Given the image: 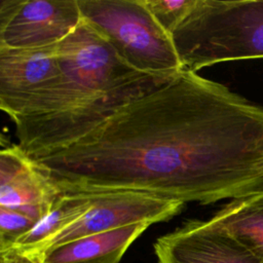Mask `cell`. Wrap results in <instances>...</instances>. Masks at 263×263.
<instances>
[{"label": "cell", "mask_w": 263, "mask_h": 263, "mask_svg": "<svg viewBox=\"0 0 263 263\" xmlns=\"http://www.w3.org/2000/svg\"><path fill=\"white\" fill-rule=\"evenodd\" d=\"M33 159L62 193L240 199L263 190V106L184 69L70 145Z\"/></svg>", "instance_id": "cell-1"}, {"label": "cell", "mask_w": 263, "mask_h": 263, "mask_svg": "<svg viewBox=\"0 0 263 263\" xmlns=\"http://www.w3.org/2000/svg\"><path fill=\"white\" fill-rule=\"evenodd\" d=\"M60 75L31 99L12 122L55 115L108 93L145 74L127 65L113 47L83 20L58 45Z\"/></svg>", "instance_id": "cell-2"}, {"label": "cell", "mask_w": 263, "mask_h": 263, "mask_svg": "<svg viewBox=\"0 0 263 263\" xmlns=\"http://www.w3.org/2000/svg\"><path fill=\"white\" fill-rule=\"evenodd\" d=\"M184 69L263 59V0H196L171 34Z\"/></svg>", "instance_id": "cell-3"}, {"label": "cell", "mask_w": 263, "mask_h": 263, "mask_svg": "<svg viewBox=\"0 0 263 263\" xmlns=\"http://www.w3.org/2000/svg\"><path fill=\"white\" fill-rule=\"evenodd\" d=\"M82 20L139 72L177 75L184 70L174 41L143 0H78Z\"/></svg>", "instance_id": "cell-4"}, {"label": "cell", "mask_w": 263, "mask_h": 263, "mask_svg": "<svg viewBox=\"0 0 263 263\" xmlns=\"http://www.w3.org/2000/svg\"><path fill=\"white\" fill-rule=\"evenodd\" d=\"M81 21L78 0H2L0 46L35 49L57 45Z\"/></svg>", "instance_id": "cell-5"}, {"label": "cell", "mask_w": 263, "mask_h": 263, "mask_svg": "<svg viewBox=\"0 0 263 263\" xmlns=\"http://www.w3.org/2000/svg\"><path fill=\"white\" fill-rule=\"evenodd\" d=\"M93 195L88 210L46 242L40 255L50 248L83 236L137 223L151 225L166 221L177 215L184 204L178 200L134 191L105 192Z\"/></svg>", "instance_id": "cell-6"}, {"label": "cell", "mask_w": 263, "mask_h": 263, "mask_svg": "<svg viewBox=\"0 0 263 263\" xmlns=\"http://www.w3.org/2000/svg\"><path fill=\"white\" fill-rule=\"evenodd\" d=\"M157 263H260L257 256L210 220L190 221L154 242Z\"/></svg>", "instance_id": "cell-7"}, {"label": "cell", "mask_w": 263, "mask_h": 263, "mask_svg": "<svg viewBox=\"0 0 263 263\" xmlns=\"http://www.w3.org/2000/svg\"><path fill=\"white\" fill-rule=\"evenodd\" d=\"M58 45L35 49L0 46V108L10 118L58 79Z\"/></svg>", "instance_id": "cell-8"}, {"label": "cell", "mask_w": 263, "mask_h": 263, "mask_svg": "<svg viewBox=\"0 0 263 263\" xmlns=\"http://www.w3.org/2000/svg\"><path fill=\"white\" fill-rule=\"evenodd\" d=\"M62 194L46 173L18 145L0 152V206L21 212L36 222Z\"/></svg>", "instance_id": "cell-9"}, {"label": "cell", "mask_w": 263, "mask_h": 263, "mask_svg": "<svg viewBox=\"0 0 263 263\" xmlns=\"http://www.w3.org/2000/svg\"><path fill=\"white\" fill-rule=\"evenodd\" d=\"M150 226L137 223L83 236L46 250L43 263H119L130 245Z\"/></svg>", "instance_id": "cell-10"}, {"label": "cell", "mask_w": 263, "mask_h": 263, "mask_svg": "<svg viewBox=\"0 0 263 263\" xmlns=\"http://www.w3.org/2000/svg\"><path fill=\"white\" fill-rule=\"evenodd\" d=\"M210 221L237 238L263 263V190L230 200Z\"/></svg>", "instance_id": "cell-11"}, {"label": "cell", "mask_w": 263, "mask_h": 263, "mask_svg": "<svg viewBox=\"0 0 263 263\" xmlns=\"http://www.w3.org/2000/svg\"><path fill=\"white\" fill-rule=\"evenodd\" d=\"M93 196L89 193H62L49 211L10 249L40 254L46 242L88 210Z\"/></svg>", "instance_id": "cell-12"}, {"label": "cell", "mask_w": 263, "mask_h": 263, "mask_svg": "<svg viewBox=\"0 0 263 263\" xmlns=\"http://www.w3.org/2000/svg\"><path fill=\"white\" fill-rule=\"evenodd\" d=\"M157 23L170 34L188 16L196 0H143Z\"/></svg>", "instance_id": "cell-13"}, {"label": "cell", "mask_w": 263, "mask_h": 263, "mask_svg": "<svg viewBox=\"0 0 263 263\" xmlns=\"http://www.w3.org/2000/svg\"><path fill=\"white\" fill-rule=\"evenodd\" d=\"M35 224L36 221L29 216L0 206V252L10 249Z\"/></svg>", "instance_id": "cell-14"}, {"label": "cell", "mask_w": 263, "mask_h": 263, "mask_svg": "<svg viewBox=\"0 0 263 263\" xmlns=\"http://www.w3.org/2000/svg\"><path fill=\"white\" fill-rule=\"evenodd\" d=\"M0 263H43L42 255L9 249L0 252Z\"/></svg>", "instance_id": "cell-15"}]
</instances>
